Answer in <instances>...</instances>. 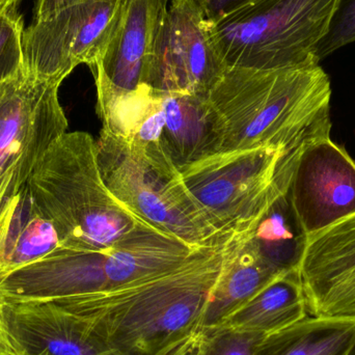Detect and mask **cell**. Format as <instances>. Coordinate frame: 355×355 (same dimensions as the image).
Instances as JSON below:
<instances>
[{"label": "cell", "mask_w": 355, "mask_h": 355, "mask_svg": "<svg viewBox=\"0 0 355 355\" xmlns=\"http://www.w3.org/2000/svg\"><path fill=\"white\" fill-rule=\"evenodd\" d=\"M229 241L150 279L67 298L118 355H184L202 331Z\"/></svg>", "instance_id": "cell-1"}, {"label": "cell", "mask_w": 355, "mask_h": 355, "mask_svg": "<svg viewBox=\"0 0 355 355\" xmlns=\"http://www.w3.org/2000/svg\"><path fill=\"white\" fill-rule=\"evenodd\" d=\"M220 151H293L331 135V83L319 64L283 70L229 68L208 95Z\"/></svg>", "instance_id": "cell-2"}, {"label": "cell", "mask_w": 355, "mask_h": 355, "mask_svg": "<svg viewBox=\"0 0 355 355\" xmlns=\"http://www.w3.org/2000/svg\"><path fill=\"white\" fill-rule=\"evenodd\" d=\"M27 186L66 250H105L148 223L108 189L98 164L97 143L83 131L66 132L54 141Z\"/></svg>", "instance_id": "cell-3"}, {"label": "cell", "mask_w": 355, "mask_h": 355, "mask_svg": "<svg viewBox=\"0 0 355 355\" xmlns=\"http://www.w3.org/2000/svg\"><path fill=\"white\" fill-rule=\"evenodd\" d=\"M304 146L216 152L182 168L177 180L211 229L225 238L248 235L288 193Z\"/></svg>", "instance_id": "cell-4"}, {"label": "cell", "mask_w": 355, "mask_h": 355, "mask_svg": "<svg viewBox=\"0 0 355 355\" xmlns=\"http://www.w3.org/2000/svg\"><path fill=\"white\" fill-rule=\"evenodd\" d=\"M337 0H256L209 24L225 69L283 70L319 64L316 47Z\"/></svg>", "instance_id": "cell-5"}, {"label": "cell", "mask_w": 355, "mask_h": 355, "mask_svg": "<svg viewBox=\"0 0 355 355\" xmlns=\"http://www.w3.org/2000/svg\"><path fill=\"white\" fill-rule=\"evenodd\" d=\"M96 143L98 164L106 186L139 218L192 248L223 245L231 239L205 223L177 177L162 176L122 139L103 129Z\"/></svg>", "instance_id": "cell-6"}, {"label": "cell", "mask_w": 355, "mask_h": 355, "mask_svg": "<svg viewBox=\"0 0 355 355\" xmlns=\"http://www.w3.org/2000/svg\"><path fill=\"white\" fill-rule=\"evenodd\" d=\"M60 85L25 69L0 83V205L26 185L48 148L67 132Z\"/></svg>", "instance_id": "cell-7"}, {"label": "cell", "mask_w": 355, "mask_h": 355, "mask_svg": "<svg viewBox=\"0 0 355 355\" xmlns=\"http://www.w3.org/2000/svg\"><path fill=\"white\" fill-rule=\"evenodd\" d=\"M126 3L127 0H81L33 21L23 33L25 70L60 83L79 64L94 70Z\"/></svg>", "instance_id": "cell-8"}, {"label": "cell", "mask_w": 355, "mask_h": 355, "mask_svg": "<svg viewBox=\"0 0 355 355\" xmlns=\"http://www.w3.org/2000/svg\"><path fill=\"white\" fill-rule=\"evenodd\" d=\"M225 71L198 6L191 0H172L156 37L146 85L162 93L208 97Z\"/></svg>", "instance_id": "cell-9"}, {"label": "cell", "mask_w": 355, "mask_h": 355, "mask_svg": "<svg viewBox=\"0 0 355 355\" xmlns=\"http://www.w3.org/2000/svg\"><path fill=\"white\" fill-rule=\"evenodd\" d=\"M304 239L355 212V160L331 135L304 144L288 190Z\"/></svg>", "instance_id": "cell-10"}, {"label": "cell", "mask_w": 355, "mask_h": 355, "mask_svg": "<svg viewBox=\"0 0 355 355\" xmlns=\"http://www.w3.org/2000/svg\"><path fill=\"white\" fill-rule=\"evenodd\" d=\"M0 327L16 355H118L67 297L1 302Z\"/></svg>", "instance_id": "cell-11"}, {"label": "cell", "mask_w": 355, "mask_h": 355, "mask_svg": "<svg viewBox=\"0 0 355 355\" xmlns=\"http://www.w3.org/2000/svg\"><path fill=\"white\" fill-rule=\"evenodd\" d=\"M298 272L310 316L355 322V212L304 239Z\"/></svg>", "instance_id": "cell-12"}, {"label": "cell", "mask_w": 355, "mask_h": 355, "mask_svg": "<svg viewBox=\"0 0 355 355\" xmlns=\"http://www.w3.org/2000/svg\"><path fill=\"white\" fill-rule=\"evenodd\" d=\"M97 112L103 130L122 139L162 176L179 174L166 144L162 92L144 85L135 91H116L97 85Z\"/></svg>", "instance_id": "cell-13"}, {"label": "cell", "mask_w": 355, "mask_h": 355, "mask_svg": "<svg viewBox=\"0 0 355 355\" xmlns=\"http://www.w3.org/2000/svg\"><path fill=\"white\" fill-rule=\"evenodd\" d=\"M168 1L127 0L120 23L96 64V85L122 92L146 85Z\"/></svg>", "instance_id": "cell-14"}, {"label": "cell", "mask_w": 355, "mask_h": 355, "mask_svg": "<svg viewBox=\"0 0 355 355\" xmlns=\"http://www.w3.org/2000/svg\"><path fill=\"white\" fill-rule=\"evenodd\" d=\"M60 248L52 223L24 185L0 205V283Z\"/></svg>", "instance_id": "cell-15"}, {"label": "cell", "mask_w": 355, "mask_h": 355, "mask_svg": "<svg viewBox=\"0 0 355 355\" xmlns=\"http://www.w3.org/2000/svg\"><path fill=\"white\" fill-rule=\"evenodd\" d=\"M282 275L258 254L250 234L232 237L218 279L209 296L202 329L220 324Z\"/></svg>", "instance_id": "cell-16"}, {"label": "cell", "mask_w": 355, "mask_h": 355, "mask_svg": "<svg viewBox=\"0 0 355 355\" xmlns=\"http://www.w3.org/2000/svg\"><path fill=\"white\" fill-rule=\"evenodd\" d=\"M166 144L178 171L220 151L214 112L205 96L162 93Z\"/></svg>", "instance_id": "cell-17"}, {"label": "cell", "mask_w": 355, "mask_h": 355, "mask_svg": "<svg viewBox=\"0 0 355 355\" xmlns=\"http://www.w3.org/2000/svg\"><path fill=\"white\" fill-rule=\"evenodd\" d=\"M310 316L297 270L284 273L220 324L263 336L293 327Z\"/></svg>", "instance_id": "cell-18"}, {"label": "cell", "mask_w": 355, "mask_h": 355, "mask_svg": "<svg viewBox=\"0 0 355 355\" xmlns=\"http://www.w3.org/2000/svg\"><path fill=\"white\" fill-rule=\"evenodd\" d=\"M355 340V322L309 316L266 336L254 355H346Z\"/></svg>", "instance_id": "cell-19"}, {"label": "cell", "mask_w": 355, "mask_h": 355, "mask_svg": "<svg viewBox=\"0 0 355 355\" xmlns=\"http://www.w3.org/2000/svg\"><path fill=\"white\" fill-rule=\"evenodd\" d=\"M250 239L258 254L279 272L298 271L304 237L296 225L288 193L269 209Z\"/></svg>", "instance_id": "cell-20"}, {"label": "cell", "mask_w": 355, "mask_h": 355, "mask_svg": "<svg viewBox=\"0 0 355 355\" xmlns=\"http://www.w3.org/2000/svg\"><path fill=\"white\" fill-rule=\"evenodd\" d=\"M265 337L225 324L204 327L184 355H254Z\"/></svg>", "instance_id": "cell-21"}, {"label": "cell", "mask_w": 355, "mask_h": 355, "mask_svg": "<svg viewBox=\"0 0 355 355\" xmlns=\"http://www.w3.org/2000/svg\"><path fill=\"white\" fill-rule=\"evenodd\" d=\"M22 17L17 8L0 12V83L24 69Z\"/></svg>", "instance_id": "cell-22"}, {"label": "cell", "mask_w": 355, "mask_h": 355, "mask_svg": "<svg viewBox=\"0 0 355 355\" xmlns=\"http://www.w3.org/2000/svg\"><path fill=\"white\" fill-rule=\"evenodd\" d=\"M355 42V0H337L329 28L316 47L318 62Z\"/></svg>", "instance_id": "cell-23"}, {"label": "cell", "mask_w": 355, "mask_h": 355, "mask_svg": "<svg viewBox=\"0 0 355 355\" xmlns=\"http://www.w3.org/2000/svg\"><path fill=\"white\" fill-rule=\"evenodd\" d=\"M191 1L198 6L207 22L209 24H213L256 0H191Z\"/></svg>", "instance_id": "cell-24"}, {"label": "cell", "mask_w": 355, "mask_h": 355, "mask_svg": "<svg viewBox=\"0 0 355 355\" xmlns=\"http://www.w3.org/2000/svg\"><path fill=\"white\" fill-rule=\"evenodd\" d=\"M78 1H81V0H37L35 4L33 21L43 20L58 12L60 8Z\"/></svg>", "instance_id": "cell-25"}, {"label": "cell", "mask_w": 355, "mask_h": 355, "mask_svg": "<svg viewBox=\"0 0 355 355\" xmlns=\"http://www.w3.org/2000/svg\"><path fill=\"white\" fill-rule=\"evenodd\" d=\"M0 355H16L12 346L8 343L6 334L2 331L1 327H0Z\"/></svg>", "instance_id": "cell-26"}, {"label": "cell", "mask_w": 355, "mask_h": 355, "mask_svg": "<svg viewBox=\"0 0 355 355\" xmlns=\"http://www.w3.org/2000/svg\"><path fill=\"white\" fill-rule=\"evenodd\" d=\"M21 0H0V12H6L12 8H17V4Z\"/></svg>", "instance_id": "cell-27"}, {"label": "cell", "mask_w": 355, "mask_h": 355, "mask_svg": "<svg viewBox=\"0 0 355 355\" xmlns=\"http://www.w3.org/2000/svg\"><path fill=\"white\" fill-rule=\"evenodd\" d=\"M346 355H355V340L352 345L350 346L349 350H348L347 354Z\"/></svg>", "instance_id": "cell-28"}]
</instances>
